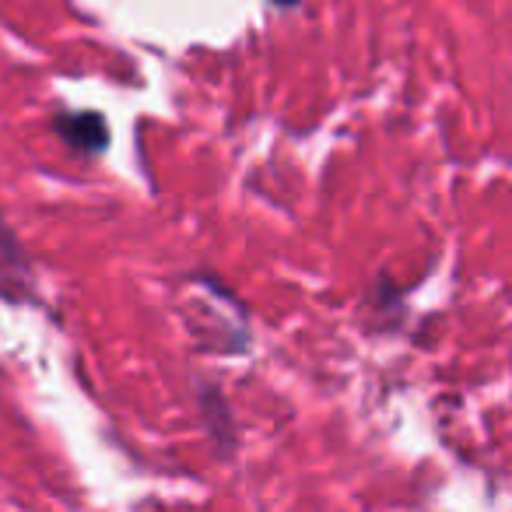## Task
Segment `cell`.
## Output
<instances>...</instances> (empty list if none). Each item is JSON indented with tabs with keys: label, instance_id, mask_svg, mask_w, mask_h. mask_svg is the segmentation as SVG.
<instances>
[{
	"label": "cell",
	"instance_id": "7a4b0ae2",
	"mask_svg": "<svg viewBox=\"0 0 512 512\" xmlns=\"http://www.w3.org/2000/svg\"><path fill=\"white\" fill-rule=\"evenodd\" d=\"M274 4H278V8H295L299 0H274Z\"/></svg>",
	"mask_w": 512,
	"mask_h": 512
},
{
	"label": "cell",
	"instance_id": "6da1fadb",
	"mask_svg": "<svg viewBox=\"0 0 512 512\" xmlns=\"http://www.w3.org/2000/svg\"><path fill=\"white\" fill-rule=\"evenodd\" d=\"M57 134L81 151H106L109 123L102 113H60L57 116Z\"/></svg>",
	"mask_w": 512,
	"mask_h": 512
}]
</instances>
